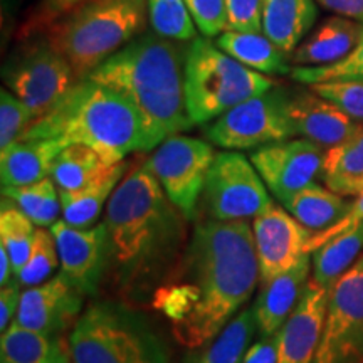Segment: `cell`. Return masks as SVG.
Listing matches in <instances>:
<instances>
[{"label":"cell","instance_id":"obj_29","mask_svg":"<svg viewBox=\"0 0 363 363\" xmlns=\"http://www.w3.org/2000/svg\"><path fill=\"white\" fill-rule=\"evenodd\" d=\"M110 167H113L111 163L104 160L96 150L81 143H72L66 145L57 153L51 179L56 182L59 192H76L91 182L98 180Z\"/></svg>","mask_w":363,"mask_h":363},{"label":"cell","instance_id":"obj_20","mask_svg":"<svg viewBox=\"0 0 363 363\" xmlns=\"http://www.w3.org/2000/svg\"><path fill=\"white\" fill-rule=\"evenodd\" d=\"M65 145L57 140H17L0 150L2 187H21L51 177L54 160Z\"/></svg>","mask_w":363,"mask_h":363},{"label":"cell","instance_id":"obj_40","mask_svg":"<svg viewBox=\"0 0 363 363\" xmlns=\"http://www.w3.org/2000/svg\"><path fill=\"white\" fill-rule=\"evenodd\" d=\"M86 0H44L38 12L24 26V34H35L40 29L52 26L57 19H61L62 16L74 11L76 7H79Z\"/></svg>","mask_w":363,"mask_h":363},{"label":"cell","instance_id":"obj_3","mask_svg":"<svg viewBox=\"0 0 363 363\" xmlns=\"http://www.w3.org/2000/svg\"><path fill=\"white\" fill-rule=\"evenodd\" d=\"M184 49L167 38L145 34L130 40L88 76L118 91L142 116L155 148L194 126L185 101Z\"/></svg>","mask_w":363,"mask_h":363},{"label":"cell","instance_id":"obj_24","mask_svg":"<svg viewBox=\"0 0 363 363\" xmlns=\"http://www.w3.org/2000/svg\"><path fill=\"white\" fill-rule=\"evenodd\" d=\"M321 179L343 197H358L363 192V123L345 142L326 148Z\"/></svg>","mask_w":363,"mask_h":363},{"label":"cell","instance_id":"obj_27","mask_svg":"<svg viewBox=\"0 0 363 363\" xmlns=\"http://www.w3.org/2000/svg\"><path fill=\"white\" fill-rule=\"evenodd\" d=\"M256 331L254 306L244 308L211 342L190 352L185 363H242Z\"/></svg>","mask_w":363,"mask_h":363},{"label":"cell","instance_id":"obj_9","mask_svg":"<svg viewBox=\"0 0 363 363\" xmlns=\"http://www.w3.org/2000/svg\"><path fill=\"white\" fill-rule=\"evenodd\" d=\"M203 206L216 220L254 219L272 203L256 167L242 153H216L202 192Z\"/></svg>","mask_w":363,"mask_h":363},{"label":"cell","instance_id":"obj_31","mask_svg":"<svg viewBox=\"0 0 363 363\" xmlns=\"http://www.w3.org/2000/svg\"><path fill=\"white\" fill-rule=\"evenodd\" d=\"M2 195L16 202L38 227L52 225L62 212L59 189L51 177L21 187H2Z\"/></svg>","mask_w":363,"mask_h":363},{"label":"cell","instance_id":"obj_2","mask_svg":"<svg viewBox=\"0 0 363 363\" xmlns=\"http://www.w3.org/2000/svg\"><path fill=\"white\" fill-rule=\"evenodd\" d=\"M187 217L170 201L147 162L120 182L108 201L110 269L118 293L143 301L184 254Z\"/></svg>","mask_w":363,"mask_h":363},{"label":"cell","instance_id":"obj_28","mask_svg":"<svg viewBox=\"0 0 363 363\" xmlns=\"http://www.w3.org/2000/svg\"><path fill=\"white\" fill-rule=\"evenodd\" d=\"M281 203L294 219H298L310 230H318V233L337 224L350 208L345 202L343 195L333 192L328 187H321L315 182L289 195Z\"/></svg>","mask_w":363,"mask_h":363},{"label":"cell","instance_id":"obj_5","mask_svg":"<svg viewBox=\"0 0 363 363\" xmlns=\"http://www.w3.org/2000/svg\"><path fill=\"white\" fill-rule=\"evenodd\" d=\"M147 7V0H86L48 27V40L67 59L76 81L86 79L140 34Z\"/></svg>","mask_w":363,"mask_h":363},{"label":"cell","instance_id":"obj_38","mask_svg":"<svg viewBox=\"0 0 363 363\" xmlns=\"http://www.w3.org/2000/svg\"><path fill=\"white\" fill-rule=\"evenodd\" d=\"M190 16L206 38H216L229 29L225 0H184Z\"/></svg>","mask_w":363,"mask_h":363},{"label":"cell","instance_id":"obj_17","mask_svg":"<svg viewBox=\"0 0 363 363\" xmlns=\"http://www.w3.org/2000/svg\"><path fill=\"white\" fill-rule=\"evenodd\" d=\"M330 289L310 279L296 310L279 330L278 363H315Z\"/></svg>","mask_w":363,"mask_h":363},{"label":"cell","instance_id":"obj_33","mask_svg":"<svg viewBox=\"0 0 363 363\" xmlns=\"http://www.w3.org/2000/svg\"><path fill=\"white\" fill-rule=\"evenodd\" d=\"M152 27L162 38L194 40L197 38L195 22L184 0H147Z\"/></svg>","mask_w":363,"mask_h":363},{"label":"cell","instance_id":"obj_25","mask_svg":"<svg viewBox=\"0 0 363 363\" xmlns=\"http://www.w3.org/2000/svg\"><path fill=\"white\" fill-rule=\"evenodd\" d=\"M216 45L244 66L266 76L291 74L293 71L286 61V52L266 34L225 30L217 35Z\"/></svg>","mask_w":363,"mask_h":363},{"label":"cell","instance_id":"obj_22","mask_svg":"<svg viewBox=\"0 0 363 363\" xmlns=\"http://www.w3.org/2000/svg\"><path fill=\"white\" fill-rule=\"evenodd\" d=\"M2 363H72L66 337H52L12 321L0 340Z\"/></svg>","mask_w":363,"mask_h":363},{"label":"cell","instance_id":"obj_15","mask_svg":"<svg viewBox=\"0 0 363 363\" xmlns=\"http://www.w3.org/2000/svg\"><path fill=\"white\" fill-rule=\"evenodd\" d=\"M325 153L310 140H284L256 148L252 165L264 180L266 187L279 202L301 190L321 175Z\"/></svg>","mask_w":363,"mask_h":363},{"label":"cell","instance_id":"obj_42","mask_svg":"<svg viewBox=\"0 0 363 363\" xmlns=\"http://www.w3.org/2000/svg\"><path fill=\"white\" fill-rule=\"evenodd\" d=\"M279 333L271 337H261L249 347L242 363H278Z\"/></svg>","mask_w":363,"mask_h":363},{"label":"cell","instance_id":"obj_18","mask_svg":"<svg viewBox=\"0 0 363 363\" xmlns=\"http://www.w3.org/2000/svg\"><path fill=\"white\" fill-rule=\"evenodd\" d=\"M288 118L294 135H301L321 148L345 142L360 126L337 104L321 98L313 89L289 94Z\"/></svg>","mask_w":363,"mask_h":363},{"label":"cell","instance_id":"obj_37","mask_svg":"<svg viewBox=\"0 0 363 363\" xmlns=\"http://www.w3.org/2000/svg\"><path fill=\"white\" fill-rule=\"evenodd\" d=\"M34 121L33 113L11 89L0 91V150H6L24 135Z\"/></svg>","mask_w":363,"mask_h":363},{"label":"cell","instance_id":"obj_32","mask_svg":"<svg viewBox=\"0 0 363 363\" xmlns=\"http://www.w3.org/2000/svg\"><path fill=\"white\" fill-rule=\"evenodd\" d=\"M35 224L27 217L16 202L2 195V208H0V244L7 249L11 256L13 276L21 272L29 259L35 238Z\"/></svg>","mask_w":363,"mask_h":363},{"label":"cell","instance_id":"obj_11","mask_svg":"<svg viewBox=\"0 0 363 363\" xmlns=\"http://www.w3.org/2000/svg\"><path fill=\"white\" fill-rule=\"evenodd\" d=\"M315 363H363V256L330 288Z\"/></svg>","mask_w":363,"mask_h":363},{"label":"cell","instance_id":"obj_39","mask_svg":"<svg viewBox=\"0 0 363 363\" xmlns=\"http://www.w3.org/2000/svg\"><path fill=\"white\" fill-rule=\"evenodd\" d=\"M227 30L262 33V0H225Z\"/></svg>","mask_w":363,"mask_h":363},{"label":"cell","instance_id":"obj_19","mask_svg":"<svg viewBox=\"0 0 363 363\" xmlns=\"http://www.w3.org/2000/svg\"><path fill=\"white\" fill-rule=\"evenodd\" d=\"M310 271L311 257L310 254H305L291 269L261 284L259 296L252 305L256 311L259 337H271V335L279 333L306 291V286L310 283L308 279Z\"/></svg>","mask_w":363,"mask_h":363},{"label":"cell","instance_id":"obj_12","mask_svg":"<svg viewBox=\"0 0 363 363\" xmlns=\"http://www.w3.org/2000/svg\"><path fill=\"white\" fill-rule=\"evenodd\" d=\"M216 153L206 140L174 135L158 145L147 165L182 214L192 220Z\"/></svg>","mask_w":363,"mask_h":363},{"label":"cell","instance_id":"obj_21","mask_svg":"<svg viewBox=\"0 0 363 363\" xmlns=\"http://www.w3.org/2000/svg\"><path fill=\"white\" fill-rule=\"evenodd\" d=\"M363 34V24L330 17L316 29V33L306 39L291 52V62L298 66H326L347 57Z\"/></svg>","mask_w":363,"mask_h":363},{"label":"cell","instance_id":"obj_16","mask_svg":"<svg viewBox=\"0 0 363 363\" xmlns=\"http://www.w3.org/2000/svg\"><path fill=\"white\" fill-rule=\"evenodd\" d=\"M86 294L59 272L54 278L22 291L17 323L52 337H66L83 315Z\"/></svg>","mask_w":363,"mask_h":363},{"label":"cell","instance_id":"obj_35","mask_svg":"<svg viewBox=\"0 0 363 363\" xmlns=\"http://www.w3.org/2000/svg\"><path fill=\"white\" fill-rule=\"evenodd\" d=\"M291 78L308 86L333 79H363V34L357 48L342 61L326 66L294 67Z\"/></svg>","mask_w":363,"mask_h":363},{"label":"cell","instance_id":"obj_8","mask_svg":"<svg viewBox=\"0 0 363 363\" xmlns=\"http://www.w3.org/2000/svg\"><path fill=\"white\" fill-rule=\"evenodd\" d=\"M288 96L286 91L271 88L239 103L207 126L206 138L225 150H252L289 140L294 131L288 118Z\"/></svg>","mask_w":363,"mask_h":363},{"label":"cell","instance_id":"obj_43","mask_svg":"<svg viewBox=\"0 0 363 363\" xmlns=\"http://www.w3.org/2000/svg\"><path fill=\"white\" fill-rule=\"evenodd\" d=\"M321 6L363 24V0H318Z\"/></svg>","mask_w":363,"mask_h":363},{"label":"cell","instance_id":"obj_7","mask_svg":"<svg viewBox=\"0 0 363 363\" xmlns=\"http://www.w3.org/2000/svg\"><path fill=\"white\" fill-rule=\"evenodd\" d=\"M274 88V81L195 38L185 57V101L194 125L216 120L230 108Z\"/></svg>","mask_w":363,"mask_h":363},{"label":"cell","instance_id":"obj_44","mask_svg":"<svg viewBox=\"0 0 363 363\" xmlns=\"http://www.w3.org/2000/svg\"><path fill=\"white\" fill-rule=\"evenodd\" d=\"M16 278L13 276V267L11 256H9L7 249L0 244V286H6Z\"/></svg>","mask_w":363,"mask_h":363},{"label":"cell","instance_id":"obj_41","mask_svg":"<svg viewBox=\"0 0 363 363\" xmlns=\"http://www.w3.org/2000/svg\"><path fill=\"white\" fill-rule=\"evenodd\" d=\"M22 286L13 278L11 283L2 286L0 289V331H6L13 320L21 306Z\"/></svg>","mask_w":363,"mask_h":363},{"label":"cell","instance_id":"obj_1","mask_svg":"<svg viewBox=\"0 0 363 363\" xmlns=\"http://www.w3.org/2000/svg\"><path fill=\"white\" fill-rule=\"evenodd\" d=\"M259 283L252 227L246 220H203L177 264L153 293L182 347L211 342L251 298Z\"/></svg>","mask_w":363,"mask_h":363},{"label":"cell","instance_id":"obj_10","mask_svg":"<svg viewBox=\"0 0 363 363\" xmlns=\"http://www.w3.org/2000/svg\"><path fill=\"white\" fill-rule=\"evenodd\" d=\"M7 88L33 113L44 116L76 83L67 59L45 40L27 45L4 69Z\"/></svg>","mask_w":363,"mask_h":363},{"label":"cell","instance_id":"obj_36","mask_svg":"<svg viewBox=\"0 0 363 363\" xmlns=\"http://www.w3.org/2000/svg\"><path fill=\"white\" fill-rule=\"evenodd\" d=\"M310 89L337 104L358 123H363V79L323 81L310 84Z\"/></svg>","mask_w":363,"mask_h":363},{"label":"cell","instance_id":"obj_23","mask_svg":"<svg viewBox=\"0 0 363 363\" xmlns=\"http://www.w3.org/2000/svg\"><path fill=\"white\" fill-rule=\"evenodd\" d=\"M315 0H262V34L291 54L316 21Z\"/></svg>","mask_w":363,"mask_h":363},{"label":"cell","instance_id":"obj_6","mask_svg":"<svg viewBox=\"0 0 363 363\" xmlns=\"http://www.w3.org/2000/svg\"><path fill=\"white\" fill-rule=\"evenodd\" d=\"M72 363H170L150 321L123 303L94 301L67 335Z\"/></svg>","mask_w":363,"mask_h":363},{"label":"cell","instance_id":"obj_26","mask_svg":"<svg viewBox=\"0 0 363 363\" xmlns=\"http://www.w3.org/2000/svg\"><path fill=\"white\" fill-rule=\"evenodd\" d=\"M126 163L113 165L98 180L91 182L76 192H59L62 207V219L74 227H91L96 224L103 208L108 206L116 185L123 180Z\"/></svg>","mask_w":363,"mask_h":363},{"label":"cell","instance_id":"obj_34","mask_svg":"<svg viewBox=\"0 0 363 363\" xmlns=\"http://www.w3.org/2000/svg\"><path fill=\"white\" fill-rule=\"evenodd\" d=\"M59 251L57 242L54 238L51 229L39 227L35 230V238L33 249H30L29 259L22 267L16 279L19 281L21 286L30 288V286H38L44 283L45 279L51 278V274L56 271L59 264Z\"/></svg>","mask_w":363,"mask_h":363},{"label":"cell","instance_id":"obj_14","mask_svg":"<svg viewBox=\"0 0 363 363\" xmlns=\"http://www.w3.org/2000/svg\"><path fill=\"white\" fill-rule=\"evenodd\" d=\"M254 244L259 262V281L267 283L296 266L308 252L313 230L308 229L274 201L266 211L254 217Z\"/></svg>","mask_w":363,"mask_h":363},{"label":"cell","instance_id":"obj_13","mask_svg":"<svg viewBox=\"0 0 363 363\" xmlns=\"http://www.w3.org/2000/svg\"><path fill=\"white\" fill-rule=\"evenodd\" d=\"M61 271L86 296H96L99 284L110 269V238L104 220L91 227H74L65 219L54 222Z\"/></svg>","mask_w":363,"mask_h":363},{"label":"cell","instance_id":"obj_30","mask_svg":"<svg viewBox=\"0 0 363 363\" xmlns=\"http://www.w3.org/2000/svg\"><path fill=\"white\" fill-rule=\"evenodd\" d=\"M363 249V222L355 229L348 230L330 239L323 246L313 251V281L318 284L331 288L345 271H348L355 262L357 256Z\"/></svg>","mask_w":363,"mask_h":363},{"label":"cell","instance_id":"obj_4","mask_svg":"<svg viewBox=\"0 0 363 363\" xmlns=\"http://www.w3.org/2000/svg\"><path fill=\"white\" fill-rule=\"evenodd\" d=\"M19 140H57L91 147L111 165L133 152H150L147 128L118 91L86 78L76 81L51 111L34 120Z\"/></svg>","mask_w":363,"mask_h":363}]
</instances>
